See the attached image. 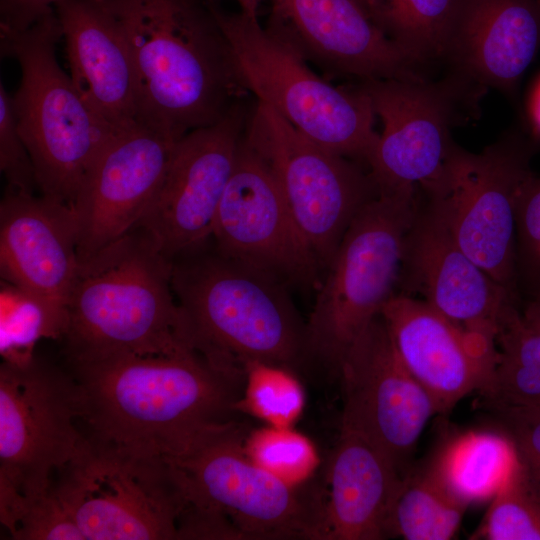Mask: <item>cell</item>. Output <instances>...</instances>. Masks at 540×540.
Masks as SVG:
<instances>
[{"instance_id": "cell-1", "label": "cell", "mask_w": 540, "mask_h": 540, "mask_svg": "<svg viewBox=\"0 0 540 540\" xmlns=\"http://www.w3.org/2000/svg\"><path fill=\"white\" fill-rule=\"evenodd\" d=\"M68 365L82 392L84 435L166 459L236 419L244 386L192 349Z\"/></svg>"}, {"instance_id": "cell-2", "label": "cell", "mask_w": 540, "mask_h": 540, "mask_svg": "<svg viewBox=\"0 0 540 540\" xmlns=\"http://www.w3.org/2000/svg\"><path fill=\"white\" fill-rule=\"evenodd\" d=\"M138 82V121L175 140L221 119L248 89L206 0H100Z\"/></svg>"}, {"instance_id": "cell-3", "label": "cell", "mask_w": 540, "mask_h": 540, "mask_svg": "<svg viewBox=\"0 0 540 540\" xmlns=\"http://www.w3.org/2000/svg\"><path fill=\"white\" fill-rule=\"evenodd\" d=\"M204 244L172 260L171 284L188 346L241 381L249 362L292 370L308 352L306 323L283 281L216 248L204 252Z\"/></svg>"}, {"instance_id": "cell-4", "label": "cell", "mask_w": 540, "mask_h": 540, "mask_svg": "<svg viewBox=\"0 0 540 540\" xmlns=\"http://www.w3.org/2000/svg\"><path fill=\"white\" fill-rule=\"evenodd\" d=\"M172 265L137 228L79 259L61 340L68 363L191 349L172 289Z\"/></svg>"}, {"instance_id": "cell-5", "label": "cell", "mask_w": 540, "mask_h": 540, "mask_svg": "<svg viewBox=\"0 0 540 540\" xmlns=\"http://www.w3.org/2000/svg\"><path fill=\"white\" fill-rule=\"evenodd\" d=\"M206 1L248 91L319 146L368 167L379 139L368 96L356 84L335 87L311 71L276 12L263 27L257 15Z\"/></svg>"}, {"instance_id": "cell-6", "label": "cell", "mask_w": 540, "mask_h": 540, "mask_svg": "<svg viewBox=\"0 0 540 540\" xmlns=\"http://www.w3.org/2000/svg\"><path fill=\"white\" fill-rule=\"evenodd\" d=\"M61 38L54 11L24 30L0 31L2 55L16 60L21 71L11 103L37 190L71 205L88 171L121 129L84 99L60 66L56 46Z\"/></svg>"}, {"instance_id": "cell-7", "label": "cell", "mask_w": 540, "mask_h": 540, "mask_svg": "<svg viewBox=\"0 0 540 540\" xmlns=\"http://www.w3.org/2000/svg\"><path fill=\"white\" fill-rule=\"evenodd\" d=\"M421 195L379 188L343 235L306 323L307 350L335 372L356 339L396 293L406 235Z\"/></svg>"}, {"instance_id": "cell-8", "label": "cell", "mask_w": 540, "mask_h": 540, "mask_svg": "<svg viewBox=\"0 0 540 540\" xmlns=\"http://www.w3.org/2000/svg\"><path fill=\"white\" fill-rule=\"evenodd\" d=\"M82 392L71 373L39 359L0 366V521L14 532L51 475L80 452Z\"/></svg>"}, {"instance_id": "cell-9", "label": "cell", "mask_w": 540, "mask_h": 540, "mask_svg": "<svg viewBox=\"0 0 540 540\" xmlns=\"http://www.w3.org/2000/svg\"><path fill=\"white\" fill-rule=\"evenodd\" d=\"M51 486L85 540L179 539L188 503L173 465L85 435Z\"/></svg>"}, {"instance_id": "cell-10", "label": "cell", "mask_w": 540, "mask_h": 540, "mask_svg": "<svg viewBox=\"0 0 540 540\" xmlns=\"http://www.w3.org/2000/svg\"><path fill=\"white\" fill-rule=\"evenodd\" d=\"M539 147L514 131L480 153L456 146L441 176L420 191L463 251L519 302L515 274L516 207Z\"/></svg>"}, {"instance_id": "cell-11", "label": "cell", "mask_w": 540, "mask_h": 540, "mask_svg": "<svg viewBox=\"0 0 540 540\" xmlns=\"http://www.w3.org/2000/svg\"><path fill=\"white\" fill-rule=\"evenodd\" d=\"M234 419L197 436L167 460L188 505L227 518L241 539L317 540L322 504L254 463Z\"/></svg>"}, {"instance_id": "cell-12", "label": "cell", "mask_w": 540, "mask_h": 540, "mask_svg": "<svg viewBox=\"0 0 540 540\" xmlns=\"http://www.w3.org/2000/svg\"><path fill=\"white\" fill-rule=\"evenodd\" d=\"M245 135L271 167L301 234L326 269L354 217L379 192L374 177L304 136L261 101Z\"/></svg>"}, {"instance_id": "cell-13", "label": "cell", "mask_w": 540, "mask_h": 540, "mask_svg": "<svg viewBox=\"0 0 540 540\" xmlns=\"http://www.w3.org/2000/svg\"><path fill=\"white\" fill-rule=\"evenodd\" d=\"M383 124L368 163L379 188L432 185L457 146L451 130L464 122L482 87L452 73L436 82L367 80L356 84Z\"/></svg>"}, {"instance_id": "cell-14", "label": "cell", "mask_w": 540, "mask_h": 540, "mask_svg": "<svg viewBox=\"0 0 540 540\" xmlns=\"http://www.w3.org/2000/svg\"><path fill=\"white\" fill-rule=\"evenodd\" d=\"M251 112L241 100L215 123L175 143L161 184L136 226L165 257L173 260L212 237Z\"/></svg>"}, {"instance_id": "cell-15", "label": "cell", "mask_w": 540, "mask_h": 540, "mask_svg": "<svg viewBox=\"0 0 540 540\" xmlns=\"http://www.w3.org/2000/svg\"><path fill=\"white\" fill-rule=\"evenodd\" d=\"M245 133L216 213L215 248L283 282H311L320 266L275 174Z\"/></svg>"}, {"instance_id": "cell-16", "label": "cell", "mask_w": 540, "mask_h": 540, "mask_svg": "<svg viewBox=\"0 0 540 540\" xmlns=\"http://www.w3.org/2000/svg\"><path fill=\"white\" fill-rule=\"evenodd\" d=\"M341 428L360 433L401 469L436 405L405 366L381 315L356 339L338 371Z\"/></svg>"}, {"instance_id": "cell-17", "label": "cell", "mask_w": 540, "mask_h": 540, "mask_svg": "<svg viewBox=\"0 0 540 540\" xmlns=\"http://www.w3.org/2000/svg\"><path fill=\"white\" fill-rule=\"evenodd\" d=\"M177 141L139 121L110 140L70 205L77 222L79 259L136 228L153 201Z\"/></svg>"}, {"instance_id": "cell-18", "label": "cell", "mask_w": 540, "mask_h": 540, "mask_svg": "<svg viewBox=\"0 0 540 540\" xmlns=\"http://www.w3.org/2000/svg\"><path fill=\"white\" fill-rule=\"evenodd\" d=\"M458 325L495 337L502 314L520 304L459 246L435 208L421 196L406 235L398 287Z\"/></svg>"}, {"instance_id": "cell-19", "label": "cell", "mask_w": 540, "mask_h": 540, "mask_svg": "<svg viewBox=\"0 0 540 540\" xmlns=\"http://www.w3.org/2000/svg\"><path fill=\"white\" fill-rule=\"evenodd\" d=\"M380 315L402 361L438 413L488 382L496 360L495 337L468 330L403 293H395Z\"/></svg>"}, {"instance_id": "cell-20", "label": "cell", "mask_w": 540, "mask_h": 540, "mask_svg": "<svg viewBox=\"0 0 540 540\" xmlns=\"http://www.w3.org/2000/svg\"><path fill=\"white\" fill-rule=\"evenodd\" d=\"M78 266L71 206L6 188L0 204L2 280L66 307Z\"/></svg>"}, {"instance_id": "cell-21", "label": "cell", "mask_w": 540, "mask_h": 540, "mask_svg": "<svg viewBox=\"0 0 540 540\" xmlns=\"http://www.w3.org/2000/svg\"><path fill=\"white\" fill-rule=\"evenodd\" d=\"M274 11L300 50L358 82L423 77L355 0H282Z\"/></svg>"}, {"instance_id": "cell-22", "label": "cell", "mask_w": 540, "mask_h": 540, "mask_svg": "<svg viewBox=\"0 0 540 540\" xmlns=\"http://www.w3.org/2000/svg\"><path fill=\"white\" fill-rule=\"evenodd\" d=\"M539 49L538 0H459L444 59L462 78L514 94Z\"/></svg>"}, {"instance_id": "cell-23", "label": "cell", "mask_w": 540, "mask_h": 540, "mask_svg": "<svg viewBox=\"0 0 540 540\" xmlns=\"http://www.w3.org/2000/svg\"><path fill=\"white\" fill-rule=\"evenodd\" d=\"M70 77L84 99L118 129L138 122V82L123 30L100 0L54 6Z\"/></svg>"}, {"instance_id": "cell-24", "label": "cell", "mask_w": 540, "mask_h": 540, "mask_svg": "<svg viewBox=\"0 0 540 540\" xmlns=\"http://www.w3.org/2000/svg\"><path fill=\"white\" fill-rule=\"evenodd\" d=\"M369 439L341 428L331 457L317 540H381L402 478Z\"/></svg>"}, {"instance_id": "cell-25", "label": "cell", "mask_w": 540, "mask_h": 540, "mask_svg": "<svg viewBox=\"0 0 540 540\" xmlns=\"http://www.w3.org/2000/svg\"><path fill=\"white\" fill-rule=\"evenodd\" d=\"M516 463L508 437L500 430H477L449 438L430 466L447 488L470 505L492 499Z\"/></svg>"}, {"instance_id": "cell-26", "label": "cell", "mask_w": 540, "mask_h": 540, "mask_svg": "<svg viewBox=\"0 0 540 540\" xmlns=\"http://www.w3.org/2000/svg\"><path fill=\"white\" fill-rule=\"evenodd\" d=\"M469 505L455 496L427 466L402 475L387 523L388 537L449 540Z\"/></svg>"}, {"instance_id": "cell-27", "label": "cell", "mask_w": 540, "mask_h": 540, "mask_svg": "<svg viewBox=\"0 0 540 540\" xmlns=\"http://www.w3.org/2000/svg\"><path fill=\"white\" fill-rule=\"evenodd\" d=\"M495 343V364L480 391L488 406L540 407V331L525 322L518 305L501 316Z\"/></svg>"}, {"instance_id": "cell-28", "label": "cell", "mask_w": 540, "mask_h": 540, "mask_svg": "<svg viewBox=\"0 0 540 540\" xmlns=\"http://www.w3.org/2000/svg\"><path fill=\"white\" fill-rule=\"evenodd\" d=\"M66 327V307L1 280L0 354L3 361H29L35 356L36 344L41 339L61 341Z\"/></svg>"}, {"instance_id": "cell-29", "label": "cell", "mask_w": 540, "mask_h": 540, "mask_svg": "<svg viewBox=\"0 0 540 540\" xmlns=\"http://www.w3.org/2000/svg\"><path fill=\"white\" fill-rule=\"evenodd\" d=\"M459 0H382L378 26L417 66L444 59Z\"/></svg>"}, {"instance_id": "cell-30", "label": "cell", "mask_w": 540, "mask_h": 540, "mask_svg": "<svg viewBox=\"0 0 540 540\" xmlns=\"http://www.w3.org/2000/svg\"><path fill=\"white\" fill-rule=\"evenodd\" d=\"M244 370L237 412L248 413L269 426L292 427L305 403L303 387L293 371L264 362H249Z\"/></svg>"}, {"instance_id": "cell-31", "label": "cell", "mask_w": 540, "mask_h": 540, "mask_svg": "<svg viewBox=\"0 0 540 540\" xmlns=\"http://www.w3.org/2000/svg\"><path fill=\"white\" fill-rule=\"evenodd\" d=\"M472 535L485 540H540V497L515 463Z\"/></svg>"}, {"instance_id": "cell-32", "label": "cell", "mask_w": 540, "mask_h": 540, "mask_svg": "<svg viewBox=\"0 0 540 540\" xmlns=\"http://www.w3.org/2000/svg\"><path fill=\"white\" fill-rule=\"evenodd\" d=\"M244 450L254 463L295 487L309 480L319 463L314 444L292 427L253 430L245 437Z\"/></svg>"}, {"instance_id": "cell-33", "label": "cell", "mask_w": 540, "mask_h": 540, "mask_svg": "<svg viewBox=\"0 0 540 540\" xmlns=\"http://www.w3.org/2000/svg\"><path fill=\"white\" fill-rule=\"evenodd\" d=\"M515 274L520 305L540 297V177L534 173L516 207Z\"/></svg>"}, {"instance_id": "cell-34", "label": "cell", "mask_w": 540, "mask_h": 540, "mask_svg": "<svg viewBox=\"0 0 540 540\" xmlns=\"http://www.w3.org/2000/svg\"><path fill=\"white\" fill-rule=\"evenodd\" d=\"M502 431L510 440L516 462L531 488L540 497V407L494 405Z\"/></svg>"}, {"instance_id": "cell-35", "label": "cell", "mask_w": 540, "mask_h": 540, "mask_svg": "<svg viewBox=\"0 0 540 540\" xmlns=\"http://www.w3.org/2000/svg\"><path fill=\"white\" fill-rule=\"evenodd\" d=\"M0 170L8 189L33 193L37 189L35 169L29 150L18 130L4 84L0 83Z\"/></svg>"}, {"instance_id": "cell-36", "label": "cell", "mask_w": 540, "mask_h": 540, "mask_svg": "<svg viewBox=\"0 0 540 540\" xmlns=\"http://www.w3.org/2000/svg\"><path fill=\"white\" fill-rule=\"evenodd\" d=\"M11 537L15 540H85L52 487L26 508Z\"/></svg>"}, {"instance_id": "cell-37", "label": "cell", "mask_w": 540, "mask_h": 540, "mask_svg": "<svg viewBox=\"0 0 540 540\" xmlns=\"http://www.w3.org/2000/svg\"><path fill=\"white\" fill-rule=\"evenodd\" d=\"M58 0H0V31H20L54 11Z\"/></svg>"}, {"instance_id": "cell-38", "label": "cell", "mask_w": 540, "mask_h": 540, "mask_svg": "<svg viewBox=\"0 0 540 540\" xmlns=\"http://www.w3.org/2000/svg\"><path fill=\"white\" fill-rule=\"evenodd\" d=\"M530 137L540 148V81L535 87L529 103Z\"/></svg>"}, {"instance_id": "cell-39", "label": "cell", "mask_w": 540, "mask_h": 540, "mask_svg": "<svg viewBox=\"0 0 540 540\" xmlns=\"http://www.w3.org/2000/svg\"><path fill=\"white\" fill-rule=\"evenodd\" d=\"M520 312L526 323L540 331V297L523 302Z\"/></svg>"}, {"instance_id": "cell-40", "label": "cell", "mask_w": 540, "mask_h": 540, "mask_svg": "<svg viewBox=\"0 0 540 540\" xmlns=\"http://www.w3.org/2000/svg\"><path fill=\"white\" fill-rule=\"evenodd\" d=\"M374 20L377 24V18L379 16L382 0H355ZM378 25V24H377Z\"/></svg>"}, {"instance_id": "cell-41", "label": "cell", "mask_w": 540, "mask_h": 540, "mask_svg": "<svg viewBox=\"0 0 540 540\" xmlns=\"http://www.w3.org/2000/svg\"><path fill=\"white\" fill-rule=\"evenodd\" d=\"M240 6V10L248 14L257 15L259 4L264 0H235ZM274 3L281 2L282 0H272Z\"/></svg>"}, {"instance_id": "cell-42", "label": "cell", "mask_w": 540, "mask_h": 540, "mask_svg": "<svg viewBox=\"0 0 540 540\" xmlns=\"http://www.w3.org/2000/svg\"><path fill=\"white\" fill-rule=\"evenodd\" d=\"M538 2L540 3V0H538Z\"/></svg>"}]
</instances>
